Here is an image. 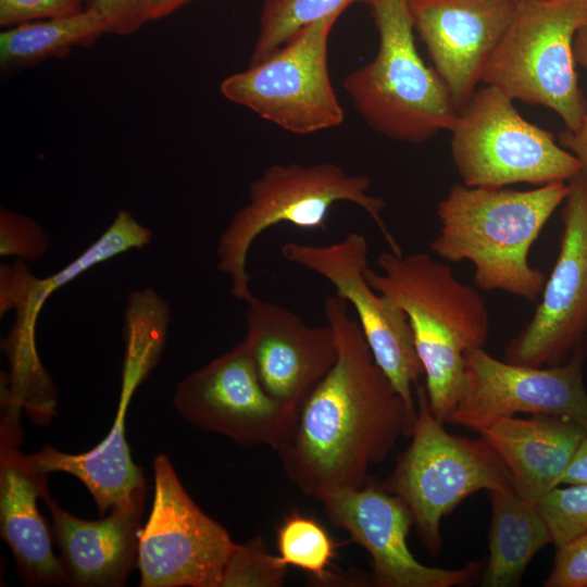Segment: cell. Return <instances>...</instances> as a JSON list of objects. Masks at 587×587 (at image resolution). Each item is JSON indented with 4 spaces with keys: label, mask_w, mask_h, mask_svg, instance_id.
Returning a JSON list of instances; mask_svg holds the SVG:
<instances>
[{
    "label": "cell",
    "mask_w": 587,
    "mask_h": 587,
    "mask_svg": "<svg viewBox=\"0 0 587 587\" xmlns=\"http://www.w3.org/2000/svg\"><path fill=\"white\" fill-rule=\"evenodd\" d=\"M349 303L324 301L337 359L298 411L290 436L277 450L283 470L304 495L319 500L369 482L401 436L411 437L412 412L376 363Z\"/></svg>",
    "instance_id": "6da1fadb"
},
{
    "label": "cell",
    "mask_w": 587,
    "mask_h": 587,
    "mask_svg": "<svg viewBox=\"0 0 587 587\" xmlns=\"http://www.w3.org/2000/svg\"><path fill=\"white\" fill-rule=\"evenodd\" d=\"M379 272L366 267L369 284L408 316L423 365L433 415L442 423L455 409L465 384V353L483 347L490 319L484 298L461 283L452 268L424 252L392 251L377 257Z\"/></svg>",
    "instance_id": "7a4b0ae2"
},
{
    "label": "cell",
    "mask_w": 587,
    "mask_h": 587,
    "mask_svg": "<svg viewBox=\"0 0 587 587\" xmlns=\"http://www.w3.org/2000/svg\"><path fill=\"white\" fill-rule=\"evenodd\" d=\"M567 192L564 182L529 190L454 184L438 203L440 228L430 249L450 262L470 261L479 289L534 301L546 276L528 254Z\"/></svg>",
    "instance_id": "3957f363"
},
{
    "label": "cell",
    "mask_w": 587,
    "mask_h": 587,
    "mask_svg": "<svg viewBox=\"0 0 587 587\" xmlns=\"http://www.w3.org/2000/svg\"><path fill=\"white\" fill-rule=\"evenodd\" d=\"M369 7L377 53L342 80L357 112L370 128L402 142L417 145L450 132L459 110L417 51L409 0H373Z\"/></svg>",
    "instance_id": "277c9868"
},
{
    "label": "cell",
    "mask_w": 587,
    "mask_h": 587,
    "mask_svg": "<svg viewBox=\"0 0 587 587\" xmlns=\"http://www.w3.org/2000/svg\"><path fill=\"white\" fill-rule=\"evenodd\" d=\"M370 187L367 176L349 174L332 162L266 167L250 184L249 202L235 213L218 238L217 270L228 277L230 295L245 302L253 297L247 259L252 243L263 232L279 224L325 230L336 202L361 208L375 223L389 250L403 253L382 216L386 202L370 195Z\"/></svg>",
    "instance_id": "5b68a950"
},
{
    "label": "cell",
    "mask_w": 587,
    "mask_h": 587,
    "mask_svg": "<svg viewBox=\"0 0 587 587\" xmlns=\"http://www.w3.org/2000/svg\"><path fill=\"white\" fill-rule=\"evenodd\" d=\"M585 25V0H519L483 82L512 100L550 109L567 132L576 133L587 118V101L578 86L573 48Z\"/></svg>",
    "instance_id": "8992f818"
},
{
    "label": "cell",
    "mask_w": 587,
    "mask_h": 587,
    "mask_svg": "<svg viewBox=\"0 0 587 587\" xmlns=\"http://www.w3.org/2000/svg\"><path fill=\"white\" fill-rule=\"evenodd\" d=\"M416 419L412 441L392 474L378 484L410 510L426 551L442 546L441 519L479 490L514 489L512 477L495 450L480 437L450 434L432 413L424 386L415 387Z\"/></svg>",
    "instance_id": "52a82bcc"
},
{
    "label": "cell",
    "mask_w": 587,
    "mask_h": 587,
    "mask_svg": "<svg viewBox=\"0 0 587 587\" xmlns=\"http://www.w3.org/2000/svg\"><path fill=\"white\" fill-rule=\"evenodd\" d=\"M450 133L453 164L469 187L542 186L567 183L582 173L571 151L526 121L513 100L490 85L475 90Z\"/></svg>",
    "instance_id": "ba28073f"
},
{
    "label": "cell",
    "mask_w": 587,
    "mask_h": 587,
    "mask_svg": "<svg viewBox=\"0 0 587 587\" xmlns=\"http://www.w3.org/2000/svg\"><path fill=\"white\" fill-rule=\"evenodd\" d=\"M338 17L305 26L262 62L226 77L223 97L296 135L339 126L345 112L328 70L329 34Z\"/></svg>",
    "instance_id": "9c48e42d"
},
{
    "label": "cell",
    "mask_w": 587,
    "mask_h": 587,
    "mask_svg": "<svg viewBox=\"0 0 587 587\" xmlns=\"http://www.w3.org/2000/svg\"><path fill=\"white\" fill-rule=\"evenodd\" d=\"M153 480L152 509L139 538V585L221 587L237 544L190 498L166 454L154 458Z\"/></svg>",
    "instance_id": "30bf717a"
},
{
    "label": "cell",
    "mask_w": 587,
    "mask_h": 587,
    "mask_svg": "<svg viewBox=\"0 0 587 587\" xmlns=\"http://www.w3.org/2000/svg\"><path fill=\"white\" fill-rule=\"evenodd\" d=\"M288 262L326 279L335 295L353 307L372 354L416 413L412 388L424 375L413 333L404 311L378 292L365 277L369 243L362 234L350 232L342 239L324 246L286 242L280 248Z\"/></svg>",
    "instance_id": "8fae6325"
},
{
    "label": "cell",
    "mask_w": 587,
    "mask_h": 587,
    "mask_svg": "<svg viewBox=\"0 0 587 587\" xmlns=\"http://www.w3.org/2000/svg\"><path fill=\"white\" fill-rule=\"evenodd\" d=\"M587 341L563 363L527 366L501 361L483 347L465 353V384L448 423L479 432L517 413L573 420L587 429L584 365Z\"/></svg>",
    "instance_id": "7c38bea8"
},
{
    "label": "cell",
    "mask_w": 587,
    "mask_h": 587,
    "mask_svg": "<svg viewBox=\"0 0 587 587\" xmlns=\"http://www.w3.org/2000/svg\"><path fill=\"white\" fill-rule=\"evenodd\" d=\"M567 185L557 261L532 320L504 348L507 362L558 365L587 341V176Z\"/></svg>",
    "instance_id": "4fadbf2b"
},
{
    "label": "cell",
    "mask_w": 587,
    "mask_h": 587,
    "mask_svg": "<svg viewBox=\"0 0 587 587\" xmlns=\"http://www.w3.org/2000/svg\"><path fill=\"white\" fill-rule=\"evenodd\" d=\"M173 403L195 427L226 436L242 447L265 445L276 451L297 419V413L265 391L243 340L182 379Z\"/></svg>",
    "instance_id": "5bb4252c"
},
{
    "label": "cell",
    "mask_w": 587,
    "mask_h": 587,
    "mask_svg": "<svg viewBox=\"0 0 587 587\" xmlns=\"http://www.w3.org/2000/svg\"><path fill=\"white\" fill-rule=\"evenodd\" d=\"M327 517L344 528L372 559L370 582L379 587H454L473 583L480 561L457 570L422 564L411 553L408 535L413 524L404 502L370 482L322 500Z\"/></svg>",
    "instance_id": "9a60e30c"
},
{
    "label": "cell",
    "mask_w": 587,
    "mask_h": 587,
    "mask_svg": "<svg viewBox=\"0 0 587 587\" xmlns=\"http://www.w3.org/2000/svg\"><path fill=\"white\" fill-rule=\"evenodd\" d=\"M519 0H409L414 30L460 111L483 82Z\"/></svg>",
    "instance_id": "2e32d148"
},
{
    "label": "cell",
    "mask_w": 587,
    "mask_h": 587,
    "mask_svg": "<svg viewBox=\"0 0 587 587\" xmlns=\"http://www.w3.org/2000/svg\"><path fill=\"white\" fill-rule=\"evenodd\" d=\"M245 310L246 342L265 391L298 414L333 367L332 327L312 326L279 304L252 297Z\"/></svg>",
    "instance_id": "e0dca14e"
},
{
    "label": "cell",
    "mask_w": 587,
    "mask_h": 587,
    "mask_svg": "<svg viewBox=\"0 0 587 587\" xmlns=\"http://www.w3.org/2000/svg\"><path fill=\"white\" fill-rule=\"evenodd\" d=\"M146 495L114 507L97 521L79 519L50 495L43 498L52 520L67 585L124 586L137 567L141 516Z\"/></svg>",
    "instance_id": "ac0fdd59"
},
{
    "label": "cell",
    "mask_w": 587,
    "mask_h": 587,
    "mask_svg": "<svg viewBox=\"0 0 587 587\" xmlns=\"http://www.w3.org/2000/svg\"><path fill=\"white\" fill-rule=\"evenodd\" d=\"M20 444L0 441V535L27 586L67 585L53 550L51 532L38 509L49 495L48 475Z\"/></svg>",
    "instance_id": "d6986e66"
},
{
    "label": "cell",
    "mask_w": 587,
    "mask_h": 587,
    "mask_svg": "<svg viewBox=\"0 0 587 587\" xmlns=\"http://www.w3.org/2000/svg\"><path fill=\"white\" fill-rule=\"evenodd\" d=\"M478 433L507 466L515 491L537 505L559 486L587 429L570 419L532 414L500 419Z\"/></svg>",
    "instance_id": "ffe728a7"
},
{
    "label": "cell",
    "mask_w": 587,
    "mask_h": 587,
    "mask_svg": "<svg viewBox=\"0 0 587 587\" xmlns=\"http://www.w3.org/2000/svg\"><path fill=\"white\" fill-rule=\"evenodd\" d=\"M487 495L491 507L489 559L480 585L517 586L534 557L552 544V536L537 505L515 489H492Z\"/></svg>",
    "instance_id": "44dd1931"
},
{
    "label": "cell",
    "mask_w": 587,
    "mask_h": 587,
    "mask_svg": "<svg viewBox=\"0 0 587 587\" xmlns=\"http://www.w3.org/2000/svg\"><path fill=\"white\" fill-rule=\"evenodd\" d=\"M108 33L103 17L85 8L74 15L27 22L0 33V66L3 71L29 67L88 47Z\"/></svg>",
    "instance_id": "7402d4cb"
},
{
    "label": "cell",
    "mask_w": 587,
    "mask_h": 587,
    "mask_svg": "<svg viewBox=\"0 0 587 587\" xmlns=\"http://www.w3.org/2000/svg\"><path fill=\"white\" fill-rule=\"evenodd\" d=\"M124 315L125 354L120 397L132 400L160 360L171 311L162 296L145 288L127 296Z\"/></svg>",
    "instance_id": "603a6c76"
},
{
    "label": "cell",
    "mask_w": 587,
    "mask_h": 587,
    "mask_svg": "<svg viewBox=\"0 0 587 587\" xmlns=\"http://www.w3.org/2000/svg\"><path fill=\"white\" fill-rule=\"evenodd\" d=\"M278 557L287 566L305 572L320 586L352 583L333 571L337 546L328 532L312 516L291 512L276 532Z\"/></svg>",
    "instance_id": "cb8c5ba5"
},
{
    "label": "cell",
    "mask_w": 587,
    "mask_h": 587,
    "mask_svg": "<svg viewBox=\"0 0 587 587\" xmlns=\"http://www.w3.org/2000/svg\"><path fill=\"white\" fill-rule=\"evenodd\" d=\"M152 236V230L140 224L129 211L121 210L101 236L70 264L49 277H36L34 283L36 307L41 310L46 300L55 290L95 265L129 250L145 248L151 242Z\"/></svg>",
    "instance_id": "d4e9b609"
},
{
    "label": "cell",
    "mask_w": 587,
    "mask_h": 587,
    "mask_svg": "<svg viewBox=\"0 0 587 587\" xmlns=\"http://www.w3.org/2000/svg\"><path fill=\"white\" fill-rule=\"evenodd\" d=\"M373 0H264L259 34L249 65L268 58L305 26L329 15L341 14L350 4Z\"/></svg>",
    "instance_id": "484cf974"
},
{
    "label": "cell",
    "mask_w": 587,
    "mask_h": 587,
    "mask_svg": "<svg viewBox=\"0 0 587 587\" xmlns=\"http://www.w3.org/2000/svg\"><path fill=\"white\" fill-rule=\"evenodd\" d=\"M287 567L258 535L236 546L226 563L221 587H279L285 584Z\"/></svg>",
    "instance_id": "4316f807"
},
{
    "label": "cell",
    "mask_w": 587,
    "mask_h": 587,
    "mask_svg": "<svg viewBox=\"0 0 587 587\" xmlns=\"http://www.w3.org/2000/svg\"><path fill=\"white\" fill-rule=\"evenodd\" d=\"M537 508L547 522L555 548L587 533V484L560 485Z\"/></svg>",
    "instance_id": "83f0119b"
},
{
    "label": "cell",
    "mask_w": 587,
    "mask_h": 587,
    "mask_svg": "<svg viewBox=\"0 0 587 587\" xmlns=\"http://www.w3.org/2000/svg\"><path fill=\"white\" fill-rule=\"evenodd\" d=\"M50 239L40 224L33 218L11 212L0 211V255L35 261L42 257Z\"/></svg>",
    "instance_id": "f1b7e54d"
},
{
    "label": "cell",
    "mask_w": 587,
    "mask_h": 587,
    "mask_svg": "<svg viewBox=\"0 0 587 587\" xmlns=\"http://www.w3.org/2000/svg\"><path fill=\"white\" fill-rule=\"evenodd\" d=\"M85 0H0V25L18 24L58 18L79 13Z\"/></svg>",
    "instance_id": "f546056e"
},
{
    "label": "cell",
    "mask_w": 587,
    "mask_h": 587,
    "mask_svg": "<svg viewBox=\"0 0 587 587\" xmlns=\"http://www.w3.org/2000/svg\"><path fill=\"white\" fill-rule=\"evenodd\" d=\"M554 564L545 587H587V533L555 548Z\"/></svg>",
    "instance_id": "4dcf8cb0"
},
{
    "label": "cell",
    "mask_w": 587,
    "mask_h": 587,
    "mask_svg": "<svg viewBox=\"0 0 587 587\" xmlns=\"http://www.w3.org/2000/svg\"><path fill=\"white\" fill-rule=\"evenodd\" d=\"M104 20L108 33L129 35L150 21L151 0H85Z\"/></svg>",
    "instance_id": "1f68e13d"
},
{
    "label": "cell",
    "mask_w": 587,
    "mask_h": 587,
    "mask_svg": "<svg viewBox=\"0 0 587 587\" xmlns=\"http://www.w3.org/2000/svg\"><path fill=\"white\" fill-rule=\"evenodd\" d=\"M573 50L576 63L587 70V25L577 30ZM560 143L579 160L582 173L587 176V118L576 133H562Z\"/></svg>",
    "instance_id": "d6a6232c"
},
{
    "label": "cell",
    "mask_w": 587,
    "mask_h": 587,
    "mask_svg": "<svg viewBox=\"0 0 587 587\" xmlns=\"http://www.w3.org/2000/svg\"><path fill=\"white\" fill-rule=\"evenodd\" d=\"M570 484H587V435L559 480V486Z\"/></svg>",
    "instance_id": "836d02e7"
},
{
    "label": "cell",
    "mask_w": 587,
    "mask_h": 587,
    "mask_svg": "<svg viewBox=\"0 0 587 587\" xmlns=\"http://www.w3.org/2000/svg\"><path fill=\"white\" fill-rule=\"evenodd\" d=\"M193 0H151L150 21H155L167 16Z\"/></svg>",
    "instance_id": "e575fe53"
},
{
    "label": "cell",
    "mask_w": 587,
    "mask_h": 587,
    "mask_svg": "<svg viewBox=\"0 0 587 587\" xmlns=\"http://www.w3.org/2000/svg\"><path fill=\"white\" fill-rule=\"evenodd\" d=\"M587 2V0H585Z\"/></svg>",
    "instance_id": "d590c367"
}]
</instances>
